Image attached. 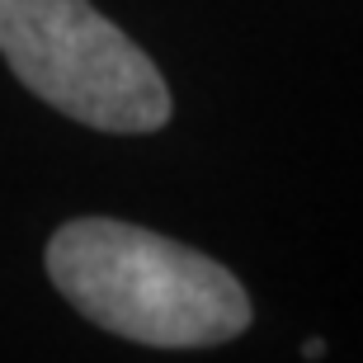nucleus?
Returning a JSON list of instances; mask_svg holds the SVG:
<instances>
[{
  "label": "nucleus",
  "mask_w": 363,
  "mask_h": 363,
  "mask_svg": "<svg viewBox=\"0 0 363 363\" xmlns=\"http://www.w3.org/2000/svg\"><path fill=\"white\" fill-rule=\"evenodd\" d=\"M48 274L85 321L133 345L208 350L250 325V293L227 264L118 217L62 222Z\"/></svg>",
  "instance_id": "1"
},
{
  "label": "nucleus",
  "mask_w": 363,
  "mask_h": 363,
  "mask_svg": "<svg viewBox=\"0 0 363 363\" xmlns=\"http://www.w3.org/2000/svg\"><path fill=\"white\" fill-rule=\"evenodd\" d=\"M0 57L43 104L99 133H156L175 108L156 62L90 0H0Z\"/></svg>",
  "instance_id": "2"
},
{
  "label": "nucleus",
  "mask_w": 363,
  "mask_h": 363,
  "mask_svg": "<svg viewBox=\"0 0 363 363\" xmlns=\"http://www.w3.org/2000/svg\"><path fill=\"white\" fill-rule=\"evenodd\" d=\"M302 354H307V359H325V340H307Z\"/></svg>",
  "instance_id": "3"
}]
</instances>
